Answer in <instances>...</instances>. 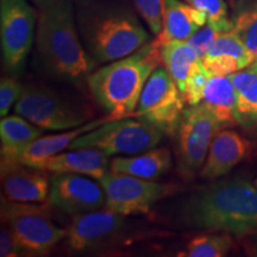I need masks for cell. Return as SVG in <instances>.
<instances>
[{
  "mask_svg": "<svg viewBox=\"0 0 257 257\" xmlns=\"http://www.w3.org/2000/svg\"><path fill=\"white\" fill-rule=\"evenodd\" d=\"M180 219L187 227L248 234L257 231V187L243 179H224L193 192Z\"/></svg>",
  "mask_w": 257,
  "mask_h": 257,
  "instance_id": "obj_1",
  "label": "cell"
},
{
  "mask_svg": "<svg viewBox=\"0 0 257 257\" xmlns=\"http://www.w3.org/2000/svg\"><path fill=\"white\" fill-rule=\"evenodd\" d=\"M36 48L51 76L76 86L88 81L94 61L81 42L70 0H48L41 6Z\"/></svg>",
  "mask_w": 257,
  "mask_h": 257,
  "instance_id": "obj_2",
  "label": "cell"
},
{
  "mask_svg": "<svg viewBox=\"0 0 257 257\" xmlns=\"http://www.w3.org/2000/svg\"><path fill=\"white\" fill-rule=\"evenodd\" d=\"M78 28L86 50L98 63L123 59L150 42L136 14L117 3L85 4L79 10Z\"/></svg>",
  "mask_w": 257,
  "mask_h": 257,
  "instance_id": "obj_3",
  "label": "cell"
},
{
  "mask_svg": "<svg viewBox=\"0 0 257 257\" xmlns=\"http://www.w3.org/2000/svg\"><path fill=\"white\" fill-rule=\"evenodd\" d=\"M161 62L160 48L150 41L131 55L93 72L87 85L111 120L133 117L148 79Z\"/></svg>",
  "mask_w": 257,
  "mask_h": 257,
  "instance_id": "obj_4",
  "label": "cell"
},
{
  "mask_svg": "<svg viewBox=\"0 0 257 257\" xmlns=\"http://www.w3.org/2000/svg\"><path fill=\"white\" fill-rule=\"evenodd\" d=\"M50 204L16 202L2 198V221L29 255H47L67 236L51 220Z\"/></svg>",
  "mask_w": 257,
  "mask_h": 257,
  "instance_id": "obj_5",
  "label": "cell"
},
{
  "mask_svg": "<svg viewBox=\"0 0 257 257\" xmlns=\"http://www.w3.org/2000/svg\"><path fill=\"white\" fill-rule=\"evenodd\" d=\"M163 136V131L149 121L127 117L108 120L83 134L70 144L69 149L94 148L108 156L136 155L155 148Z\"/></svg>",
  "mask_w": 257,
  "mask_h": 257,
  "instance_id": "obj_6",
  "label": "cell"
},
{
  "mask_svg": "<svg viewBox=\"0 0 257 257\" xmlns=\"http://www.w3.org/2000/svg\"><path fill=\"white\" fill-rule=\"evenodd\" d=\"M99 184L105 191V210L124 217L147 214L157 201L178 191L174 184H162L112 170L99 180Z\"/></svg>",
  "mask_w": 257,
  "mask_h": 257,
  "instance_id": "obj_7",
  "label": "cell"
},
{
  "mask_svg": "<svg viewBox=\"0 0 257 257\" xmlns=\"http://www.w3.org/2000/svg\"><path fill=\"white\" fill-rule=\"evenodd\" d=\"M38 15L27 0H0V44L3 63L19 74L36 40Z\"/></svg>",
  "mask_w": 257,
  "mask_h": 257,
  "instance_id": "obj_8",
  "label": "cell"
},
{
  "mask_svg": "<svg viewBox=\"0 0 257 257\" xmlns=\"http://www.w3.org/2000/svg\"><path fill=\"white\" fill-rule=\"evenodd\" d=\"M15 112L42 130L66 131L85 124L88 115L46 86L24 85Z\"/></svg>",
  "mask_w": 257,
  "mask_h": 257,
  "instance_id": "obj_9",
  "label": "cell"
},
{
  "mask_svg": "<svg viewBox=\"0 0 257 257\" xmlns=\"http://www.w3.org/2000/svg\"><path fill=\"white\" fill-rule=\"evenodd\" d=\"M220 128L219 120L202 102L184 111L178 128V168L182 178L191 179L200 172Z\"/></svg>",
  "mask_w": 257,
  "mask_h": 257,
  "instance_id": "obj_10",
  "label": "cell"
},
{
  "mask_svg": "<svg viewBox=\"0 0 257 257\" xmlns=\"http://www.w3.org/2000/svg\"><path fill=\"white\" fill-rule=\"evenodd\" d=\"M185 100L181 92L166 68L157 67L144 86L133 117L142 118L174 136L184 114Z\"/></svg>",
  "mask_w": 257,
  "mask_h": 257,
  "instance_id": "obj_11",
  "label": "cell"
},
{
  "mask_svg": "<svg viewBox=\"0 0 257 257\" xmlns=\"http://www.w3.org/2000/svg\"><path fill=\"white\" fill-rule=\"evenodd\" d=\"M106 195L100 184L79 174L53 173L48 202L68 214H82L101 210Z\"/></svg>",
  "mask_w": 257,
  "mask_h": 257,
  "instance_id": "obj_12",
  "label": "cell"
},
{
  "mask_svg": "<svg viewBox=\"0 0 257 257\" xmlns=\"http://www.w3.org/2000/svg\"><path fill=\"white\" fill-rule=\"evenodd\" d=\"M124 227V216L105 210L76 214L67 229L66 244L72 251H87L114 238Z\"/></svg>",
  "mask_w": 257,
  "mask_h": 257,
  "instance_id": "obj_13",
  "label": "cell"
},
{
  "mask_svg": "<svg viewBox=\"0 0 257 257\" xmlns=\"http://www.w3.org/2000/svg\"><path fill=\"white\" fill-rule=\"evenodd\" d=\"M251 143L231 128L220 130L212 141L199 176L205 180H217L229 174L234 167L246 159Z\"/></svg>",
  "mask_w": 257,
  "mask_h": 257,
  "instance_id": "obj_14",
  "label": "cell"
},
{
  "mask_svg": "<svg viewBox=\"0 0 257 257\" xmlns=\"http://www.w3.org/2000/svg\"><path fill=\"white\" fill-rule=\"evenodd\" d=\"M255 56L250 53L237 32H223L207 48L202 56V64L212 76H227L248 68Z\"/></svg>",
  "mask_w": 257,
  "mask_h": 257,
  "instance_id": "obj_15",
  "label": "cell"
},
{
  "mask_svg": "<svg viewBox=\"0 0 257 257\" xmlns=\"http://www.w3.org/2000/svg\"><path fill=\"white\" fill-rule=\"evenodd\" d=\"M42 128L19 114L5 115L0 120V170L6 174L22 166L21 160L28 147L42 136Z\"/></svg>",
  "mask_w": 257,
  "mask_h": 257,
  "instance_id": "obj_16",
  "label": "cell"
},
{
  "mask_svg": "<svg viewBox=\"0 0 257 257\" xmlns=\"http://www.w3.org/2000/svg\"><path fill=\"white\" fill-rule=\"evenodd\" d=\"M108 155L94 148L70 149L49 157L36 167V169L49 173L79 174L100 180L108 172Z\"/></svg>",
  "mask_w": 257,
  "mask_h": 257,
  "instance_id": "obj_17",
  "label": "cell"
},
{
  "mask_svg": "<svg viewBox=\"0 0 257 257\" xmlns=\"http://www.w3.org/2000/svg\"><path fill=\"white\" fill-rule=\"evenodd\" d=\"M46 170L27 166L16 167L2 175L3 198L16 202H46L50 193V178Z\"/></svg>",
  "mask_w": 257,
  "mask_h": 257,
  "instance_id": "obj_18",
  "label": "cell"
},
{
  "mask_svg": "<svg viewBox=\"0 0 257 257\" xmlns=\"http://www.w3.org/2000/svg\"><path fill=\"white\" fill-rule=\"evenodd\" d=\"M207 23V16L181 0H163L162 30L154 43L161 48L172 41H187Z\"/></svg>",
  "mask_w": 257,
  "mask_h": 257,
  "instance_id": "obj_19",
  "label": "cell"
},
{
  "mask_svg": "<svg viewBox=\"0 0 257 257\" xmlns=\"http://www.w3.org/2000/svg\"><path fill=\"white\" fill-rule=\"evenodd\" d=\"M173 157L167 148H153L143 154L114 157L110 161V170L136 178L155 180L172 168Z\"/></svg>",
  "mask_w": 257,
  "mask_h": 257,
  "instance_id": "obj_20",
  "label": "cell"
},
{
  "mask_svg": "<svg viewBox=\"0 0 257 257\" xmlns=\"http://www.w3.org/2000/svg\"><path fill=\"white\" fill-rule=\"evenodd\" d=\"M108 120H111L108 117L104 118V119L92 120L85 123L81 126L72 128V130H66L64 133L38 137L25 150L23 156H22L21 165L36 168L41 162L49 159V157L62 153L64 149H69L70 144L76 138L82 136L83 134L88 133V131L94 130V128L99 127Z\"/></svg>",
  "mask_w": 257,
  "mask_h": 257,
  "instance_id": "obj_21",
  "label": "cell"
},
{
  "mask_svg": "<svg viewBox=\"0 0 257 257\" xmlns=\"http://www.w3.org/2000/svg\"><path fill=\"white\" fill-rule=\"evenodd\" d=\"M201 102L216 115L223 127L242 121L238 113L236 89L229 76H212L205 88Z\"/></svg>",
  "mask_w": 257,
  "mask_h": 257,
  "instance_id": "obj_22",
  "label": "cell"
},
{
  "mask_svg": "<svg viewBox=\"0 0 257 257\" xmlns=\"http://www.w3.org/2000/svg\"><path fill=\"white\" fill-rule=\"evenodd\" d=\"M163 66L182 92L193 67L201 61L198 51L187 41H172L160 48Z\"/></svg>",
  "mask_w": 257,
  "mask_h": 257,
  "instance_id": "obj_23",
  "label": "cell"
},
{
  "mask_svg": "<svg viewBox=\"0 0 257 257\" xmlns=\"http://www.w3.org/2000/svg\"><path fill=\"white\" fill-rule=\"evenodd\" d=\"M227 76L236 89L240 119H257V74L245 68Z\"/></svg>",
  "mask_w": 257,
  "mask_h": 257,
  "instance_id": "obj_24",
  "label": "cell"
},
{
  "mask_svg": "<svg viewBox=\"0 0 257 257\" xmlns=\"http://www.w3.org/2000/svg\"><path fill=\"white\" fill-rule=\"evenodd\" d=\"M233 30L257 57V0H239L232 18Z\"/></svg>",
  "mask_w": 257,
  "mask_h": 257,
  "instance_id": "obj_25",
  "label": "cell"
},
{
  "mask_svg": "<svg viewBox=\"0 0 257 257\" xmlns=\"http://www.w3.org/2000/svg\"><path fill=\"white\" fill-rule=\"evenodd\" d=\"M232 242V237L227 232L201 234L189 240L186 251L179 256L223 257L230 251Z\"/></svg>",
  "mask_w": 257,
  "mask_h": 257,
  "instance_id": "obj_26",
  "label": "cell"
},
{
  "mask_svg": "<svg viewBox=\"0 0 257 257\" xmlns=\"http://www.w3.org/2000/svg\"><path fill=\"white\" fill-rule=\"evenodd\" d=\"M211 78L212 74L205 68L202 61H199L189 73L188 78L186 80L185 87L181 92L185 102H187L189 106L200 104L202 101V96H204L205 88H206Z\"/></svg>",
  "mask_w": 257,
  "mask_h": 257,
  "instance_id": "obj_27",
  "label": "cell"
},
{
  "mask_svg": "<svg viewBox=\"0 0 257 257\" xmlns=\"http://www.w3.org/2000/svg\"><path fill=\"white\" fill-rule=\"evenodd\" d=\"M232 29L233 23L229 18L223 19V21L219 22H207L194 35H192L187 40V42L198 51V54L202 59V56L206 53L207 48L210 47L212 42L216 40L219 35L223 34V32L230 31Z\"/></svg>",
  "mask_w": 257,
  "mask_h": 257,
  "instance_id": "obj_28",
  "label": "cell"
},
{
  "mask_svg": "<svg viewBox=\"0 0 257 257\" xmlns=\"http://www.w3.org/2000/svg\"><path fill=\"white\" fill-rule=\"evenodd\" d=\"M138 15L154 35H159L162 30L163 0H133Z\"/></svg>",
  "mask_w": 257,
  "mask_h": 257,
  "instance_id": "obj_29",
  "label": "cell"
},
{
  "mask_svg": "<svg viewBox=\"0 0 257 257\" xmlns=\"http://www.w3.org/2000/svg\"><path fill=\"white\" fill-rule=\"evenodd\" d=\"M23 86L24 85L11 76L2 78V81H0V115L2 118L8 115L12 106L16 105Z\"/></svg>",
  "mask_w": 257,
  "mask_h": 257,
  "instance_id": "obj_30",
  "label": "cell"
},
{
  "mask_svg": "<svg viewBox=\"0 0 257 257\" xmlns=\"http://www.w3.org/2000/svg\"><path fill=\"white\" fill-rule=\"evenodd\" d=\"M193 8L204 12L207 22H219L227 17V5L224 0H185Z\"/></svg>",
  "mask_w": 257,
  "mask_h": 257,
  "instance_id": "obj_31",
  "label": "cell"
},
{
  "mask_svg": "<svg viewBox=\"0 0 257 257\" xmlns=\"http://www.w3.org/2000/svg\"><path fill=\"white\" fill-rule=\"evenodd\" d=\"M27 255L21 244L17 242L14 234L8 227H3L0 231V256L2 257H17Z\"/></svg>",
  "mask_w": 257,
  "mask_h": 257,
  "instance_id": "obj_32",
  "label": "cell"
},
{
  "mask_svg": "<svg viewBox=\"0 0 257 257\" xmlns=\"http://www.w3.org/2000/svg\"><path fill=\"white\" fill-rule=\"evenodd\" d=\"M248 68H249V69H251L252 72H255V73L257 74V57H256L255 60L252 61V63L250 64V66L248 67Z\"/></svg>",
  "mask_w": 257,
  "mask_h": 257,
  "instance_id": "obj_33",
  "label": "cell"
},
{
  "mask_svg": "<svg viewBox=\"0 0 257 257\" xmlns=\"http://www.w3.org/2000/svg\"><path fill=\"white\" fill-rule=\"evenodd\" d=\"M32 2H34L35 4H36V5L38 6V8H41L42 5L46 4V3L48 2V0H32Z\"/></svg>",
  "mask_w": 257,
  "mask_h": 257,
  "instance_id": "obj_34",
  "label": "cell"
},
{
  "mask_svg": "<svg viewBox=\"0 0 257 257\" xmlns=\"http://www.w3.org/2000/svg\"><path fill=\"white\" fill-rule=\"evenodd\" d=\"M253 185H255V186H256V187H257V178L255 179V181H253Z\"/></svg>",
  "mask_w": 257,
  "mask_h": 257,
  "instance_id": "obj_35",
  "label": "cell"
}]
</instances>
